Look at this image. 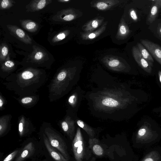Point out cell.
Returning a JSON list of instances; mask_svg holds the SVG:
<instances>
[{
  "label": "cell",
  "mask_w": 161,
  "mask_h": 161,
  "mask_svg": "<svg viewBox=\"0 0 161 161\" xmlns=\"http://www.w3.org/2000/svg\"><path fill=\"white\" fill-rule=\"evenodd\" d=\"M47 76L42 69L25 67L13 73L2 83L8 90L19 96L36 94L46 82Z\"/></svg>",
  "instance_id": "6da1fadb"
},
{
  "label": "cell",
  "mask_w": 161,
  "mask_h": 161,
  "mask_svg": "<svg viewBox=\"0 0 161 161\" xmlns=\"http://www.w3.org/2000/svg\"><path fill=\"white\" fill-rule=\"evenodd\" d=\"M43 128V130L51 145L58 151L69 161L70 158L67 151V147L62 137L49 123L44 122Z\"/></svg>",
  "instance_id": "7a4b0ae2"
},
{
  "label": "cell",
  "mask_w": 161,
  "mask_h": 161,
  "mask_svg": "<svg viewBox=\"0 0 161 161\" xmlns=\"http://www.w3.org/2000/svg\"><path fill=\"white\" fill-rule=\"evenodd\" d=\"M33 51L31 54L29 62L26 67L37 68L38 67H45L44 63L46 57V53L42 49L36 46H33Z\"/></svg>",
  "instance_id": "3957f363"
},
{
  "label": "cell",
  "mask_w": 161,
  "mask_h": 161,
  "mask_svg": "<svg viewBox=\"0 0 161 161\" xmlns=\"http://www.w3.org/2000/svg\"><path fill=\"white\" fill-rule=\"evenodd\" d=\"M84 147L80 129L78 128L72 142L73 150L75 161H82Z\"/></svg>",
  "instance_id": "277c9868"
},
{
  "label": "cell",
  "mask_w": 161,
  "mask_h": 161,
  "mask_svg": "<svg viewBox=\"0 0 161 161\" xmlns=\"http://www.w3.org/2000/svg\"><path fill=\"white\" fill-rule=\"evenodd\" d=\"M75 121L73 119L71 113L67 111L66 114L64 118L59 120L58 122L59 125L63 131L72 140L75 133Z\"/></svg>",
  "instance_id": "5b68a950"
},
{
  "label": "cell",
  "mask_w": 161,
  "mask_h": 161,
  "mask_svg": "<svg viewBox=\"0 0 161 161\" xmlns=\"http://www.w3.org/2000/svg\"><path fill=\"white\" fill-rule=\"evenodd\" d=\"M34 125L29 118L22 114L18 118V131L20 137L28 135L34 130Z\"/></svg>",
  "instance_id": "8992f818"
},
{
  "label": "cell",
  "mask_w": 161,
  "mask_h": 161,
  "mask_svg": "<svg viewBox=\"0 0 161 161\" xmlns=\"http://www.w3.org/2000/svg\"><path fill=\"white\" fill-rule=\"evenodd\" d=\"M140 42L152 56L161 65V47L158 44L147 39H141Z\"/></svg>",
  "instance_id": "52a82bcc"
},
{
  "label": "cell",
  "mask_w": 161,
  "mask_h": 161,
  "mask_svg": "<svg viewBox=\"0 0 161 161\" xmlns=\"http://www.w3.org/2000/svg\"><path fill=\"white\" fill-rule=\"evenodd\" d=\"M121 99L118 97H113L111 95L103 96L99 100L100 107L107 109H115L121 106Z\"/></svg>",
  "instance_id": "ba28073f"
},
{
  "label": "cell",
  "mask_w": 161,
  "mask_h": 161,
  "mask_svg": "<svg viewBox=\"0 0 161 161\" xmlns=\"http://www.w3.org/2000/svg\"><path fill=\"white\" fill-rule=\"evenodd\" d=\"M17 66L16 64L13 61L10 60L8 56L6 59L1 64L0 77L4 80L13 73L16 69Z\"/></svg>",
  "instance_id": "9c48e42d"
},
{
  "label": "cell",
  "mask_w": 161,
  "mask_h": 161,
  "mask_svg": "<svg viewBox=\"0 0 161 161\" xmlns=\"http://www.w3.org/2000/svg\"><path fill=\"white\" fill-rule=\"evenodd\" d=\"M7 27L10 33L20 41L26 44H31L32 39L24 31L15 25H8Z\"/></svg>",
  "instance_id": "30bf717a"
},
{
  "label": "cell",
  "mask_w": 161,
  "mask_h": 161,
  "mask_svg": "<svg viewBox=\"0 0 161 161\" xmlns=\"http://www.w3.org/2000/svg\"><path fill=\"white\" fill-rule=\"evenodd\" d=\"M22 107L30 108L34 107L39 100V96L36 94L19 96L18 97H14Z\"/></svg>",
  "instance_id": "8fae6325"
},
{
  "label": "cell",
  "mask_w": 161,
  "mask_h": 161,
  "mask_svg": "<svg viewBox=\"0 0 161 161\" xmlns=\"http://www.w3.org/2000/svg\"><path fill=\"white\" fill-rule=\"evenodd\" d=\"M43 137L45 145L47 151L53 159L56 161H68L61 153L51 145L43 130Z\"/></svg>",
  "instance_id": "7c38bea8"
},
{
  "label": "cell",
  "mask_w": 161,
  "mask_h": 161,
  "mask_svg": "<svg viewBox=\"0 0 161 161\" xmlns=\"http://www.w3.org/2000/svg\"><path fill=\"white\" fill-rule=\"evenodd\" d=\"M35 149L33 143L30 142L25 145L20 150L15 161H23L32 156L34 153Z\"/></svg>",
  "instance_id": "4fadbf2b"
},
{
  "label": "cell",
  "mask_w": 161,
  "mask_h": 161,
  "mask_svg": "<svg viewBox=\"0 0 161 161\" xmlns=\"http://www.w3.org/2000/svg\"><path fill=\"white\" fill-rule=\"evenodd\" d=\"M133 53L136 61L140 66L146 72L151 73L152 71L151 67L142 57L137 47L133 48Z\"/></svg>",
  "instance_id": "5bb4252c"
},
{
  "label": "cell",
  "mask_w": 161,
  "mask_h": 161,
  "mask_svg": "<svg viewBox=\"0 0 161 161\" xmlns=\"http://www.w3.org/2000/svg\"><path fill=\"white\" fill-rule=\"evenodd\" d=\"M52 2L51 0H34L31 1L26 6L28 12H34L39 11Z\"/></svg>",
  "instance_id": "9a60e30c"
},
{
  "label": "cell",
  "mask_w": 161,
  "mask_h": 161,
  "mask_svg": "<svg viewBox=\"0 0 161 161\" xmlns=\"http://www.w3.org/2000/svg\"><path fill=\"white\" fill-rule=\"evenodd\" d=\"M12 116L11 114L3 115L0 117V136L5 135L9 130Z\"/></svg>",
  "instance_id": "2e32d148"
},
{
  "label": "cell",
  "mask_w": 161,
  "mask_h": 161,
  "mask_svg": "<svg viewBox=\"0 0 161 161\" xmlns=\"http://www.w3.org/2000/svg\"><path fill=\"white\" fill-rule=\"evenodd\" d=\"M154 3L152 5L147 19V21L148 24L153 22L157 17L159 9L161 6L159 0H153Z\"/></svg>",
  "instance_id": "e0dca14e"
},
{
  "label": "cell",
  "mask_w": 161,
  "mask_h": 161,
  "mask_svg": "<svg viewBox=\"0 0 161 161\" xmlns=\"http://www.w3.org/2000/svg\"><path fill=\"white\" fill-rule=\"evenodd\" d=\"M20 22L22 27L29 32H35L38 28V24L31 20H20Z\"/></svg>",
  "instance_id": "ac0fdd59"
},
{
  "label": "cell",
  "mask_w": 161,
  "mask_h": 161,
  "mask_svg": "<svg viewBox=\"0 0 161 161\" xmlns=\"http://www.w3.org/2000/svg\"><path fill=\"white\" fill-rule=\"evenodd\" d=\"M137 46L142 57L148 62L151 67L153 66L154 60L150 53L141 43H138Z\"/></svg>",
  "instance_id": "d6986e66"
},
{
  "label": "cell",
  "mask_w": 161,
  "mask_h": 161,
  "mask_svg": "<svg viewBox=\"0 0 161 161\" xmlns=\"http://www.w3.org/2000/svg\"><path fill=\"white\" fill-rule=\"evenodd\" d=\"M69 10H63L59 11L57 14L53 17L55 20L70 21L73 20L74 18V16L70 14H68Z\"/></svg>",
  "instance_id": "ffe728a7"
},
{
  "label": "cell",
  "mask_w": 161,
  "mask_h": 161,
  "mask_svg": "<svg viewBox=\"0 0 161 161\" xmlns=\"http://www.w3.org/2000/svg\"><path fill=\"white\" fill-rule=\"evenodd\" d=\"M89 144L90 148L96 155L100 156L103 154V150L98 143V141L97 139H90L89 140Z\"/></svg>",
  "instance_id": "44dd1931"
},
{
  "label": "cell",
  "mask_w": 161,
  "mask_h": 161,
  "mask_svg": "<svg viewBox=\"0 0 161 161\" xmlns=\"http://www.w3.org/2000/svg\"><path fill=\"white\" fill-rule=\"evenodd\" d=\"M78 97L76 92H73L68 97L67 101L68 109L67 111L72 112L76 107L78 102Z\"/></svg>",
  "instance_id": "7402d4cb"
},
{
  "label": "cell",
  "mask_w": 161,
  "mask_h": 161,
  "mask_svg": "<svg viewBox=\"0 0 161 161\" xmlns=\"http://www.w3.org/2000/svg\"><path fill=\"white\" fill-rule=\"evenodd\" d=\"M76 123L77 125L84 130L90 137H93L95 132L92 128L80 120H77Z\"/></svg>",
  "instance_id": "603a6c76"
},
{
  "label": "cell",
  "mask_w": 161,
  "mask_h": 161,
  "mask_svg": "<svg viewBox=\"0 0 161 161\" xmlns=\"http://www.w3.org/2000/svg\"><path fill=\"white\" fill-rule=\"evenodd\" d=\"M8 53V48L6 44L2 43L0 47V60L1 64L7 58Z\"/></svg>",
  "instance_id": "cb8c5ba5"
},
{
  "label": "cell",
  "mask_w": 161,
  "mask_h": 161,
  "mask_svg": "<svg viewBox=\"0 0 161 161\" xmlns=\"http://www.w3.org/2000/svg\"><path fill=\"white\" fill-rule=\"evenodd\" d=\"M15 2L11 0H2L0 1V9H8L13 6Z\"/></svg>",
  "instance_id": "d4e9b609"
},
{
  "label": "cell",
  "mask_w": 161,
  "mask_h": 161,
  "mask_svg": "<svg viewBox=\"0 0 161 161\" xmlns=\"http://www.w3.org/2000/svg\"><path fill=\"white\" fill-rule=\"evenodd\" d=\"M66 33L65 32H60L54 36L52 39V41L53 42H59L65 38L66 36Z\"/></svg>",
  "instance_id": "484cf974"
},
{
  "label": "cell",
  "mask_w": 161,
  "mask_h": 161,
  "mask_svg": "<svg viewBox=\"0 0 161 161\" xmlns=\"http://www.w3.org/2000/svg\"><path fill=\"white\" fill-rule=\"evenodd\" d=\"M20 151V149L14 151L8 155L3 161H12L18 155Z\"/></svg>",
  "instance_id": "4316f807"
},
{
  "label": "cell",
  "mask_w": 161,
  "mask_h": 161,
  "mask_svg": "<svg viewBox=\"0 0 161 161\" xmlns=\"http://www.w3.org/2000/svg\"><path fill=\"white\" fill-rule=\"evenodd\" d=\"M7 102L5 97L0 92V110L2 111L4 109V106Z\"/></svg>",
  "instance_id": "83f0119b"
},
{
  "label": "cell",
  "mask_w": 161,
  "mask_h": 161,
  "mask_svg": "<svg viewBox=\"0 0 161 161\" xmlns=\"http://www.w3.org/2000/svg\"><path fill=\"white\" fill-rule=\"evenodd\" d=\"M97 7L100 10H103L106 9L108 7V5L103 2H99L97 4Z\"/></svg>",
  "instance_id": "f1b7e54d"
},
{
  "label": "cell",
  "mask_w": 161,
  "mask_h": 161,
  "mask_svg": "<svg viewBox=\"0 0 161 161\" xmlns=\"http://www.w3.org/2000/svg\"><path fill=\"white\" fill-rule=\"evenodd\" d=\"M119 62L117 59H114L109 62L108 65L111 67H114L117 66L119 64Z\"/></svg>",
  "instance_id": "f546056e"
},
{
  "label": "cell",
  "mask_w": 161,
  "mask_h": 161,
  "mask_svg": "<svg viewBox=\"0 0 161 161\" xmlns=\"http://www.w3.org/2000/svg\"><path fill=\"white\" fill-rule=\"evenodd\" d=\"M130 15L133 20L137 21L138 19V17L135 10L131 9L130 12Z\"/></svg>",
  "instance_id": "4dcf8cb0"
},
{
  "label": "cell",
  "mask_w": 161,
  "mask_h": 161,
  "mask_svg": "<svg viewBox=\"0 0 161 161\" xmlns=\"http://www.w3.org/2000/svg\"><path fill=\"white\" fill-rule=\"evenodd\" d=\"M120 31L122 35H125L128 33V31L126 27L122 25L120 27Z\"/></svg>",
  "instance_id": "1f68e13d"
},
{
  "label": "cell",
  "mask_w": 161,
  "mask_h": 161,
  "mask_svg": "<svg viewBox=\"0 0 161 161\" xmlns=\"http://www.w3.org/2000/svg\"><path fill=\"white\" fill-rule=\"evenodd\" d=\"M146 132V130L145 129H141L139 130L138 131V135L140 136H143L144 135Z\"/></svg>",
  "instance_id": "d6a6232c"
},
{
  "label": "cell",
  "mask_w": 161,
  "mask_h": 161,
  "mask_svg": "<svg viewBox=\"0 0 161 161\" xmlns=\"http://www.w3.org/2000/svg\"><path fill=\"white\" fill-rule=\"evenodd\" d=\"M157 32L159 36L161 37V23L158 25L157 28Z\"/></svg>",
  "instance_id": "836d02e7"
},
{
  "label": "cell",
  "mask_w": 161,
  "mask_h": 161,
  "mask_svg": "<svg viewBox=\"0 0 161 161\" xmlns=\"http://www.w3.org/2000/svg\"><path fill=\"white\" fill-rule=\"evenodd\" d=\"M98 25V23L96 20H94L92 22V26L94 28H96Z\"/></svg>",
  "instance_id": "e575fe53"
},
{
  "label": "cell",
  "mask_w": 161,
  "mask_h": 161,
  "mask_svg": "<svg viewBox=\"0 0 161 161\" xmlns=\"http://www.w3.org/2000/svg\"><path fill=\"white\" fill-rule=\"evenodd\" d=\"M96 36V35L93 33H92L90 34L88 36L89 38L90 39H93L95 38Z\"/></svg>",
  "instance_id": "d590c367"
},
{
  "label": "cell",
  "mask_w": 161,
  "mask_h": 161,
  "mask_svg": "<svg viewBox=\"0 0 161 161\" xmlns=\"http://www.w3.org/2000/svg\"><path fill=\"white\" fill-rule=\"evenodd\" d=\"M158 75L159 76L160 81L161 83V71L159 70L158 72Z\"/></svg>",
  "instance_id": "8d00e7d4"
},
{
  "label": "cell",
  "mask_w": 161,
  "mask_h": 161,
  "mask_svg": "<svg viewBox=\"0 0 161 161\" xmlns=\"http://www.w3.org/2000/svg\"><path fill=\"white\" fill-rule=\"evenodd\" d=\"M69 1V0H59L58 1V2H62V3H66L68 2Z\"/></svg>",
  "instance_id": "74e56055"
},
{
  "label": "cell",
  "mask_w": 161,
  "mask_h": 161,
  "mask_svg": "<svg viewBox=\"0 0 161 161\" xmlns=\"http://www.w3.org/2000/svg\"><path fill=\"white\" fill-rule=\"evenodd\" d=\"M144 161H153V160L152 158H148L146 159Z\"/></svg>",
  "instance_id": "f35d334b"
},
{
  "label": "cell",
  "mask_w": 161,
  "mask_h": 161,
  "mask_svg": "<svg viewBox=\"0 0 161 161\" xmlns=\"http://www.w3.org/2000/svg\"><path fill=\"white\" fill-rule=\"evenodd\" d=\"M159 1L160 4L161 8V0H159Z\"/></svg>",
  "instance_id": "ab89813d"
},
{
  "label": "cell",
  "mask_w": 161,
  "mask_h": 161,
  "mask_svg": "<svg viewBox=\"0 0 161 161\" xmlns=\"http://www.w3.org/2000/svg\"></svg>",
  "instance_id": "60d3db41"
}]
</instances>
